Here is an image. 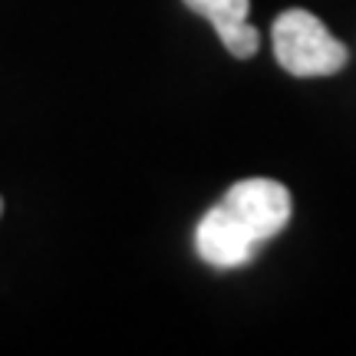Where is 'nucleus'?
I'll list each match as a JSON object with an SVG mask.
<instances>
[{
	"label": "nucleus",
	"mask_w": 356,
	"mask_h": 356,
	"mask_svg": "<svg viewBox=\"0 0 356 356\" xmlns=\"http://www.w3.org/2000/svg\"><path fill=\"white\" fill-rule=\"evenodd\" d=\"M0 215H3V198H0Z\"/></svg>",
	"instance_id": "20e7f679"
},
{
	"label": "nucleus",
	"mask_w": 356,
	"mask_h": 356,
	"mask_svg": "<svg viewBox=\"0 0 356 356\" xmlns=\"http://www.w3.org/2000/svg\"><path fill=\"white\" fill-rule=\"evenodd\" d=\"M293 211L291 191L274 178H241L198 221L195 251L204 264L231 270L251 264L261 244L287 228Z\"/></svg>",
	"instance_id": "f257e3e1"
},
{
	"label": "nucleus",
	"mask_w": 356,
	"mask_h": 356,
	"mask_svg": "<svg viewBox=\"0 0 356 356\" xmlns=\"http://www.w3.org/2000/svg\"><path fill=\"white\" fill-rule=\"evenodd\" d=\"M270 40H274L277 63L291 76H300V79L333 76L350 60V50L327 30V24L320 17H314L310 10H300V7L280 13L274 20Z\"/></svg>",
	"instance_id": "f03ea898"
},
{
	"label": "nucleus",
	"mask_w": 356,
	"mask_h": 356,
	"mask_svg": "<svg viewBox=\"0 0 356 356\" xmlns=\"http://www.w3.org/2000/svg\"><path fill=\"white\" fill-rule=\"evenodd\" d=\"M185 7L215 26V33L221 37V43L228 47L234 60H251L257 53L261 33L248 20L251 0H185Z\"/></svg>",
	"instance_id": "7ed1b4c3"
}]
</instances>
